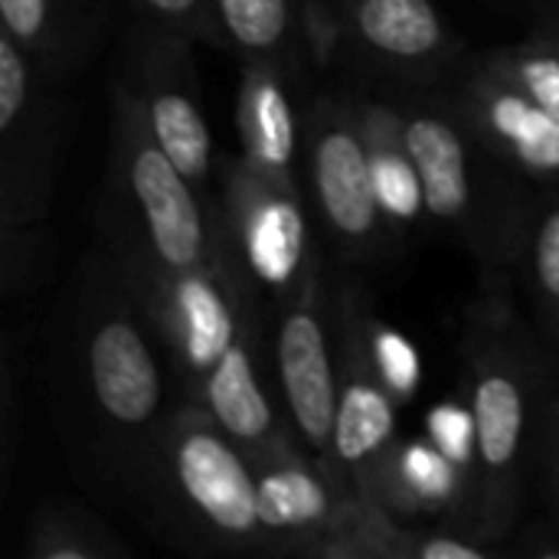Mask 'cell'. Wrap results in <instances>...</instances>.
Masks as SVG:
<instances>
[{
  "label": "cell",
  "instance_id": "obj_1",
  "mask_svg": "<svg viewBox=\"0 0 559 559\" xmlns=\"http://www.w3.org/2000/svg\"><path fill=\"white\" fill-rule=\"evenodd\" d=\"M43 386L72 465L92 491L124 501L144 449L180 403L154 318L98 246L49 314Z\"/></svg>",
  "mask_w": 559,
  "mask_h": 559
},
{
  "label": "cell",
  "instance_id": "obj_2",
  "mask_svg": "<svg viewBox=\"0 0 559 559\" xmlns=\"http://www.w3.org/2000/svg\"><path fill=\"white\" fill-rule=\"evenodd\" d=\"M95 226L98 249L134 288L193 275L229 246L219 200L167 157L121 79L111 85L108 170Z\"/></svg>",
  "mask_w": 559,
  "mask_h": 559
},
{
  "label": "cell",
  "instance_id": "obj_3",
  "mask_svg": "<svg viewBox=\"0 0 559 559\" xmlns=\"http://www.w3.org/2000/svg\"><path fill=\"white\" fill-rule=\"evenodd\" d=\"M124 501L177 550H265L255 468L197 403H180L157 429L131 475Z\"/></svg>",
  "mask_w": 559,
  "mask_h": 559
},
{
  "label": "cell",
  "instance_id": "obj_4",
  "mask_svg": "<svg viewBox=\"0 0 559 559\" xmlns=\"http://www.w3.org/2000/svg\"><path fill=\"white\" fill-rule=\"evenodd\" d=\"M393 105L419 170L426 216L491 272L521 265L547 197H531L534 180L475 141L432 88L400 92Z\"/></svg>",
  "mask_w": 559,
  "mask_h": 559
},
{
  "label": "cell",
  "instance_id": "obj_5",
  "mask_svg": "<svg viewBox=\"0 0 559 559\" xmlns=\"http://www.w3.org/2000/svg\"><path fill=\"white\" fill-rule=\"evenodd\" d=\"M468 360L472 514L475 537L501 544L521 514L524 465L540 426V364L504 311L478 321Z\"/></svg>",
  "mask_w": 559,
  "mask_h": 559
},
{
  "label": "cell",
  "instance_id": "obj_6",
  "mask_svg": "<svg viewBox=\"0 0 559 559\" xmlns=\"http://www.w3.org/2000/svg\"><path fill=\"white\" fill-rule=\"evenodd\" d=\"M33 56L0 36V285L7 298L39 269L62 147V105Z\"/></svg>",
  "mask_w": 559,
  "mask_h": 559
},
{
  "label": "cell",
  "instance_id": "obj_7",
  "mask_svg": "<svg viewBox=\"0 0 559 559\" xmlns=\"http://www.w3.org/2000/svg\"><path fill=\"white\" fill-rule=\"evenodd\" d=\"M301 174L321 226L344 259L367 262L393 239L354 98L318 95L308 105L301 115Z\"/></svg>",
  "mask_w": 559,
  "mask_h": 559
},
{
  "label": "cell",
  "instance_id": "obj_8",
  "mask_svg": "<svg viewBox=\"0 0 559 559\" xmlns=\"http://www.w3.org/2000/svg\"><path fill=\"white\" fill-rule=\"evenodd\" d=\"M275 377L308 455L337 485H350L334 459L337 423V350H334V311L331 288L324 282L321 255H314L295 295L275 311Z\"/></svg>",
  "mask_w": 559,
  "mask_h": 559
},
{
  "label": "cell",
  "instance_id": "obj_9",
  "mask_svg": "<svg viewBox=\"0 0 559 559\" xmlns=\"http://www.w3.org/2000/svg\"><path fill=\"white\" fill-rule=\"evenodd\" d=\"M223 223L242 275L265 308H282L314 262L301 187L278 183L242 154L223 160Z\"/></svg>",
  "mask_w": 559,
  "mask_h": 559
},
{
  "label": "cell",
  "instance_id": "obj_10",
  "mask_svg": "<svg viewBox=\"0 0 559 559\" xmlns=\"http://www.w3.org/2000/svg\"><path fill=\"white\" fill-rule=\"evenodd\" d=\"M334 350H337V423L334 459L350 488L370 501L377 475L396 449V406L373 347L377 318L357 288L331 292Z\"/></svg>",
  "mask_w": 559,
  "mask_h": 559
},
{
  "label": "cell",
  "instance_id": "obj_11",
  "mask_svg": "<svg viewBox=\"0 0 559 559\" xmlns=\"http://www.w3.org/2000/svg\"><path fill=\"white\" fill-rule=\"evenodd\" d=\"M337 46L357 69L400 92L439 88L462 62V43L432 0H318Z\"/></svg>",
  "mask_w": 559,
  "mask_h": 559
},
{
  "label": "cell",
  "instance_id": "obj_12",
  "mask_svg": "<svg viewBox=\"0 0 559 559\" xmlns=\"http://www.w3.org/2000/svg\"><path fill=\"white\" fill-rule=\"evenodd\" d=\"M190 43L183 33L138 13L124 36V69L118 79L134 92L167 157L203 190L213 170V134L197 102Z\"/></svg>",
  "mask_w": 559,
  "mask_h": 559
},
{
  "label": "cell",
  "instance_id": "obj_13",
  "mask_svg": "<svg viewBox=\"0 0 559 559\" xmlns=\"http://www.w3.org/2000/svg\"><path fill=\"white\" fill-rule=\"evenodd\" d=\"M432 92L495 157L540 187L559 180V121L501 75L481 52L465 56L442 88Z\"/></svg>",
  "mask_w": 559,
  "mask_h": 559
},
{
  "label": "cell",
  "instance_id": "obj_14",
  "mask_svg": "<svg viewBox=\"0 0 559 559\" xmlns=\"http://www.w3.org/2000/svg\"><path fill=\"white\" fill-rule=\"evenodd\" d=\"M262 341L265 314H255L210 370L197 396V406H203L219 423V429L242 449L252 468L301 452L295 442L298 432H288V426L278 419L272 393L265 386Z\"/></svg>",
  "mask_w": 559,
  "mask_h": 559
},
{
  "label": "cell",
  "instance_id": "obj_15",
  "mask_svg": "<svg viewBox=\"0 0 559 559\" xmlns=\"http://www.w3.org/2000/svg\"><path fill=\"white\" fill-rule=\"evenodd\" d=\"M259 481V524L262 554H305L314 557L324 544L331 524L337 521L350 485H337L321 472V465L305 455H285L255 468Z\"/></svg>",
  "mask_w": 559,
  "mask_h": 559
},
{
  "label": "cell",
  "instance_id": "obj_16",
  "mask_svg": "<svg viewBox=\"0 0 559 559\" xmlns=\"http://www.w3.org/2000/svg\"><path fill=\"white\" fill-rule=\"evenodd\" d=\"M288 72L265 59H246L236 128L242 138V157L278 183L301 187V118L292 108L285 88Z\"/></svg>",
  "mask_w": 559,
  "mask_h": 559
},
{
  "label": "cell",
  "instance_id": "obj_17",
  "mask_svg": "<svg viewBox=\"0 0 559 559\" xmlns=\"http://www.w3.org/2000/svg\"><path fill=\"white\" fill-rule=\"evenodd\" d=\"M370 504L396 514H442L465 508L472 514V472L455 462L436 439L396 442L383 462Z\"/></svg>",
  "mask_w": 559,
  "mask_h": 559
},
{
  "label": "cell",
  "instance_id": "obj_18",
  "mask_svg": "<svg viewBox=\"0 0 559 559\" xmlns=\"http://www.w3.org/2000/svg\"><path fill=\"white\" fill-rule=\"evenodd\" d=\"M354 102H357L364 138H367L373 187H377L386 229L390 236H403L426 216V200H423L419 170L406 144L400 111L393 102H380V98H354Z\"/></svg>",
  "mask_w": 559,
  "mask_h": 559
},
{
  "label": "cell",
  "instance_id": "obj_19",
  "mask_svg": "<svg viewBox=\"0 0 559 559\" xmlns=\"http://www.w3.org/2000/svg\"><path fill=\"white\" fill-rule=\"evenodd\" d=\"M0 23L49 82L72 72L92 43V23L82 0H0Z\"/></svg>",
  "mask_w": 559,
  "mask_h": 559
},
{
  "label": "cell",
  "instance_id": "obj_20",
  "mask_svg": "<svg viewBox=\"0 0 559 559\" xmlns=\"http://www.w3.org/2000/svg\"><path fill=\"white\" fill-rule=\"evenodd\" d=\"M229 49L292 72L305 39V0H213Z\"/></svg>",
  "mask_w": 559,
  "mask_h": 559
},
{
  "label": "cell",
  "instance_id": "obj_21",
  "mask_svg": "<svg viewBox=\"0 0 559 559\" xmlns=\"http://www.w3.org/2000/svg\"><path fill=\"white\" fill-rule=\"evenodd\" d=\"M26 557L33 559H111L124 547L88 514L72 504H43L26 527Z\"/></svg>",
  "mask_w": 559,
  "mask_h": 559
},
{
  "label": "cell",
  "instance_id": "obj_22",
  "mask_svg": "<svg viewBox=\"0 0 559 559\" xmlns=\"http://www.w3.org/2000/svg\"><path fill=\"white\" fill-rule=\"evenodd\" d=\"M527 98L559 121V26H537L531 36L481 52Z\"/></svg>",
  "mask_w": 559,
  "mask_h": 559
},
{
  "label": "cell",
  "instance_id": "obj_23",
  "mask_svg": "<svg viewBox=\"0 0 559 559\" xmlns=\"http://www.w3.org/2000/svg\"><path fill=\"white\" fill-rule=\"evenodd\" d=\"M521 265L537 328L559 357V193L544 200Z\"/></svg>",
  "mask_w": 559,
  "mask_h": 559
},
{
  "label": "cell",
  "instance_id": "obj_24",
  "mask_svg": "<svg viewBox=\"0 0 559 559\" xmlns=\"http://www.w3.org/2000/svg\"><path fill=\"white\" fill-rule=\"evenodd\" d=\"M134 7L138 13L183 33L193 43H213L219 49H229L213 0H134Z\"/></svg>",
  "mask_w": 559,
  "mask_h": 559
},
{
  "label": "cell",
  "instance_id": "obj_25",
  "mask_svg": "<svg viewBox=\"0 0 559 559\" xmlns=\"http://www.w3.org/2000/svg\"><path fill=\"white\" fill-rule=\"evenodd\" d=\"M373 347H377V360H380V370L393 390L396 400H406L419 380V367H416V354L413 347L400 337V334H390L386 328H373Z\"/></svg>",
  "mask_w": 559,
  "mask_h": 559
},
{
  "label": "cell",
  "instance_id": "obj_26",
  "mask_svg": "<svg viewBox=\"0 0 559 559\" xmlns=\"http://www.w3.org/2000/svg\"><path fill=\"white\" fill-rule=\"evenodd\" d=\"M488 544L462 534H416L409 540V559H481L488 557Z\"/></svg>",
  "mask_w": 559,
  "mask_h": 559
},
{
  "label": "cell",
  "instance_id": "obj_27",
  "mask_svg": "<svg viewBox=\"0 0 559 559\" xmlns=\"http://www.w3.org/2000/svg\"><path fill=\"white\" fill-rule=\"evenodd\" d=\"M537 449L544 455V478H547V491L554 498L559 518V396L547 400L540 406V426H537Z\"/></svg>",
  "mask_w": 559,
  "mask_h": 559
},
{
  "label": "cell",
  "instance_id": "obj_28",
  "mask_svg": "<svg viewBox=\"0 0 559 559\" xmlns=\"http://www.w3.org/2000/svg\"><path fill=\"white\" fill-rule=\"evenodd\" d=\"M544 26H559V0H531Z\"/></svg>",
  "mask_w": 559,
  "mask_h": 559
}]
</instances>
